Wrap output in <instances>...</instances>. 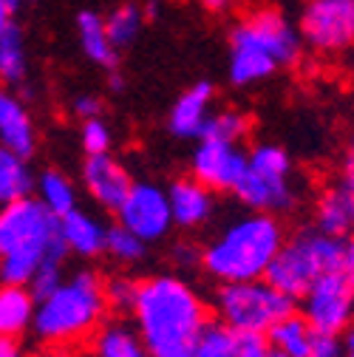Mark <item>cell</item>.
Segmentation results:
<instances>
[{
  "mask_svg": "<svg viewBox=\"0 0 354 357\" xmlns=\"http://www.w3.org/2000/svg\"><path fill=\"white\" fill-rule=\"evenodd\" d=\"M0 74L6 82H20L26 77V40L17 20H0Z\"/></svg>",
  "mask_w": 354,
  "mask_h": 357,
  "instance_id": "603a6c76",
  "label": "cell"
},
{
  "mask_svg": "<svg viewBox=\"0 0 354 357\" xmlns=\"http://www.w3.org/2000/svg\"><path fill=\"white\" fill-rule=\"evenodd\" d=\"M298 31L312 52L337 57L354 49V0H309Z\"/></svg>",
  "mask_w": 354,
  "mask_h": 357,
  "instance_id": "9c48e42d",
  "label": "cell"
},
{
  "mask_svg": "<svg viewBox=\"0 0 354 357\" xmlns=\"http://www.w3.org/2000/svg\"><path fill=\"white\" fill-rule=\"evenodd\" d=\"M116 213H119V225L139 236L145 244L164 238L176 225L170 196L156 185H134V190L128 193V199Z\"/></svg>",
  "mask_w": 354,
  "mask_h": 357,
  "instance_id": "8fae6325",
  "label": "cell"
},
{
  "mask_svg": "<svg viewBox=\"0 0 354 357\" xmlns=\"http://www.w3.org/2000/svg\"><path fill=\"white\" fill-rule=\"evenodd\" d=\"M340 188L346 190V196H348V202H351V207H354V167H348V173L343 176Z\"/></svg>",
  "mask_w": 354,
  "mask_h": 357,
  "instance_id": "74e56055",
  "label": "cell"
},
{
  "mask_svg": "<svg viewBox=\"0 0 354 357\" xmlns=\"http://www.w3.org/2000/svg\"><path fill=\"white\" fill-rule=\"evenodd\" d=\"M309 357H343V349H340L337 337L321 335V337H318V343H315V349H312V354H309Z\"/></svg>",
  "mask_w": 354,
  "mask_h": 357,
  "instance_id": "836d02e7",
  "label": "cell"
},
{
  "mask_svg": "<svg viewBox=\"0 0 354 357\" xmlns=\"http://www.w3.org/2000/svg\"><path fill=\"white\" fill-rule=\"evenodd\" d=\"M303 37L278 9H255L230 34V79L238 88L272 77L292 66Z\"/></svg>",
  "mask_w": 354,
  "mask_h": 357,
  "instance_id": "5b68a950",
  "label": "cell"
},
{
  "mask_svg": "<svg viewBox=\"0 0 354 357\" xmlns=\"http://www.w3.org/2000/svg\"><path fill=\"white\" fill-rule=\"evenodd\" d=\"M210 105H213V85L199 82V85L187 88L170 108V133H176V137H182V139L201 137L207 119L213 116Z\"/></svg>",
  "mask_w": 354,
  "mask_h": 357,
  "instance_id": "9a60e30c",
  "label": "cell"
},
{
  "mask_svg": "<svg viewBox=\"0 0 354 357\" xmlns=\"http://www.w3.org/2000/svg\"><path fill=\"white\" fill-rule=\"evenodd\" d=\"M346 346H348V351H351V357H354V324H351V329H348V335H346Z\"/></svg>",
  "mask_w": 354,
  "mask_h": 357,
  "instance_id": "60d3db41",
  "label": "cell"
},
{
  "mask_svg": "<svg viewBox=\"0 0 354 357\" xmlns=\"http://www.w3.org/2000/svg\"><path fill=\"white\" fill-rule=\"evenodd\" d=\"M348 162H351V167H354V137H351V142H348Z\"/></svg>",
  "mask_w": 354,
  "mask_h": 357,
  "instance_id": "b9f144b4",
  "label": "cell"
},
{
  "mask_svg": "<svg viewBox=\"0 0 354 357\" xmlns=\"http://www.w3.org/2000/svg\"><path fill=\"white\" fill-rule=\"evenodd\" d=\"M303 318L318 335L337 337L354 324V284L346 273H329L303 295Z\"/></svg>",
  "mask_w": 354,
  "mask_h": 357,
  "instance_id": "30bf717a",
  "label": "cell"
},
{
  "mask_svg": "<svg viewBox=\"0 0 354 357\" xmlns=\"http://www.w3.org/2000/svg\"><path fill=\"white\" fill-rule=\"evenodd\" d=\"M145 247H148V244H145L139 236H134L130 230H125L122 225H116V227L108 230V247H105V252L114 255V258L122 261V264H137V261L145 255Z\"/></svg>",
  "mask_w": 354,
  "mask_h": 357,
  "instance_id": "83f0119b",
  "label": "cell"
},
{
  "mask_svg": "<svg viewBox=\"0 0 354 357\" xmlns=\"http://www.w3.org/2000/svg\"><path fill=\"white\" fill-rule=\"evenodd\" d=\"M199 3L204 6V9H210V12H227L236 0H199Z\"/></svg>",
  "mask_w": 354,
  "mask_h": 357,
  "instance_id": "8d00e7d4",
  "label": "cell"
},
{
  "mask_svg": "<svg viewBox=\"0 0 354 357\" xmlns=\"http://www.w3.org/2000/svg\"><path fill=\"white\" fill-rule=\"evenodd\" d=\"M82 178H85L88 193L94 196V202L108 207V210H119L122 202L128 199V193L134 190L130 173L111 153L88 156L82 165Z\"/></svg>",
  "mask_w": 354,
  "mask_h": 357,
  "instance_id": "4fadbf2b",
  "label": "cell"
},
{
  "mask_svg": "<svg viewBox=\"0 0 354 357\" xmlns=\"http://www.w3.org/2000/svg\"><path fill=\"white\" fill-rule=\"evenodd\" d=\"M34 188H37V182H34L26 159L12 153V151L0 153V202L12 204L20 199H29V193Z\"/></svg>",
  "mask_w": 354,
  "mask_h": 357,
  "instance_id": "cb8c5ba5",
  "label": "cell"
},
{
  "mask_svg": "<svg viewBox=\"0 0 354 357\" xmlns=\"http://www.w3.org/2000/svg\"><path fill=\"white\" fill-rule=\"evenodd\" d=\"M315 215H318V230L326 233V236L340 238V236L354 230V207H351V202H348L343 188L326 190L321 196V202H318V213Z\"/></svg>",
  "mask_w": 354,
  "mask_h": 357,
  "instance_id": "7402d4cb",
  "label": "cell"
},
{
  "mask_svg": "<svg viewBox=\"0 0 354 357\" xmlns=\"http://www.w3.org/2000/svg\"><path fill=\"white\" fill-rule=\"evenodd\" d=\"M108 309L111 306L105 295V281L97 273L85 270L66 278L60 289L37 303L31 332L49 349L77 346L97 335V329L105 324Z\"/></svg>",
  "mask_w": 354,
  "mask_h": 357,
  "instance_id": "277c9868",
  "label": "cell"
},
{
  "mask_svg": "<svg viewBox=\"0 0 354 357\" xmlns=\"http://www.w3.org/2000/svg\"><path fill=\"white\" fill-rule=\"evenodd\" d=\"M236 357H272V346L267 335L255 332H236Z\"/></svg>",
  "mask_w": 354,
  "mask_h": 357,
  "instance_id": "1f68e13d",
  "label": "cell"
},
{
  "mask_svg": "<svg viewBox=\"0 0 354 357\" xmlns=\"http://www.w3.org/2000/svg\"><path fill=\"white\" fill-rule=\"evenodd\" d=\"M190 167H193V178H199L213 193H224V190L236 193L241 178L249 170V153H244L238 145L230 142L201 139Z\"/></svg>",
  "mask_w": 354,
  "mask_h": 357,
  "instance_id": "7c38bea8",
  "label": "cell"
},
{
  "mask_svg": "<svg viewBox=\"0 0 354 357\" xmlns=\"http://www.w3.org/2000/svg\"><path fill=\"white\" fill-rule=\"evenodd\" d=\"M20 6H23V0H0V12H3V17H12Z\"/></svg>",
  "mask_w": 354,
  "mask_h": 357,
  "instance_id": "f35d334b",
  "label": "cell"
},
{
  "mask_svg": "<svg viewBox=\"0 0 354 357\" xmlns=\"http://www.w3.org/2000/svg\"><path fill=\"white\" fill-rule=\"evenodd\" d=\"M0 357H26L20 343H17V337H3L0 340Z\"/></svg>",
  "mask_w": 354,
  "mask_h": 357,
  "instance_id": "e575fe53",
  "label": "cell"
},
{
  "mask_svg": "<svg viewBox=\"0 0 354 357\" xmlns=\"http://www.w3.org/2000/svg\"><path fill=\"white\" fill-rule=\"evenodd\" d=\"M236 196L252 213H281L295 204L292 162L278 145H255L249 151V170L241 178Z\"/></svg>",
  "mask_w": 354,
  "mask_h": 357,
  "instance_id": "ba28073f",
  "label": "cell"
},
{
  "mask_svg": "<svg viewBox=\"0 0 354 357\" xmlns=\"http://www.w3.org/2000/svg\"><path fill=\"white\" fill-rule=\"evenodd\" d=\"M91 357H151L137 324L122 318L105 321L91 337Z\"/></svg>",
  "mask_w": 354,
  "mask_h": 357,
  "instance_id": "ac0fdd59",
  "label": "cell"
},
{
  "mask_svg": "<svg viewBox=\"0 0 354 357\" xmlns=\"http://www.w3.org/2000/svg\"><path fill=\"white\" fill-rule=\"evenodd\" d=\"M77 37H79L82 54L91 63H97L102 68H114L116 66V46L111 43L105 17H100L97 12H79V17H77Z\"/></svg>",
  "mask_w": 354,
  "mask_h": 357,
  "instance_id": "44dd1931",
  "label": "cell"
},
{
  "mask_svg": "<svg viewBox=\"0 0 354 357\" xmlns=\"http://www.w3.org/2000/svg\"><path fill=\"white\" fill-rule=\"evenodd\" d=\"M66 241L60 218L40 199L3 204L0 213V278L9 287H29L49 261H63Z\"/></svg>",
  "mask_w": 354,
  "mask_h": 357,
  "instance_id": "7a4b0ae2",
  "label": "cell"
},
{
  "mask_svg": "<svg viewBox=\"0 0 354 357\" xmlns=\"http://www.w3.org/2000/svg\"><path fill=\"white\" fill-rule=\"evenodd\" d=\"M37 318V298L29 287L3 284L0 292V332L3 337H20L26 329H34Z\"/></svg>",
  "mask_w": 354,
  "mask_h": 357,
  "instance_id": "d6986e66",
  "label": "cell"
},
{
  "mask_svg": "<svg viewBox=\"0 0 354 357\" xmlns=\"http://www.w3.org/2000/svg\"><path fill=\"white\" fill-rule=\"evenodd\" d=\"M105 295H108V306L114 312H134L137 298H139V284L125 275H116V278L105 281Z\"/></svg>",
  "mask_w": 354,
  "mask_h": 357,
  "instance_id": "f1b7e54d",
  "label": "cell"
},
{
  "mask_svg": "<svg viewBox=\"0 0 354 357\" xmlns=\"http://www.w3.org/2000/svg\"><path fill=\"white\" fill-rule=\"evenodd\" d=\"M29 357H66L60 349H40V351H34V354H29Z\"/></svg>",
  "mask_w": 354,
  "mask_h": 357,
  "instance_id": "ab89813d",
  "label": "cell"
},
{
  "mask_svg": "<svg viewBox=\"0 0 354 357\" xmlns=\"http://www.w3.org/2000/svg\"><path fill=\"white\" fill-rule=\"evenodd\" d=\"M63 270H60V261H49V264H43L40 270H37V275L31 278V284H29V289L34 292V298H37V303L43 301V298H49L54 289H60L63 287Z\"/></svg>",
  "mask_w": 354,
  "mask_h": 357,
  "instance_id": "4dcf8cb0",
  "label": "cell"
},
{
  "mask_svg": "<svg viewBox=\"0 0 354 357\" xmlns=\"http://www.w3.org/2000/svg\"><path fill=\"white\" fill-rule=\"evenodd\" d=\"M343 273L348 275V281L354 284V236L346 241V261H343Z\"/></svg>",
  "mask_w": 354,
  "mask_h": 357,
  "instance_id": "d590c367",
  "label": "cell"
},
{
  "mask_svg": "<svg viewBox=\"0 0 354 357\" xmlns=\"http://www.w3.org/2000/svg\"><path fill=\"white\" fill-rule=\"evenodd\" d=\"M145 17H148L145 9H139L137 3H122V6H116V9L105 17L108 34H111V43L116 46V52L125 49V46H130V43L139 37Z\"/></svg>",
  "mask_w": 354,
  "mask_h": 357,
  "instance_id": "484cf974",
  "label": "cell"
},
{
  "mask_svg": "<svg viewBox=\"0 0 354 357\" xmlns=\"http://www.w3.org/2000/svg\"><path fill=\"white\" fill-rule=\"evenodd\" d=\"M284 244V227L272 213H249L236 218L207 244L201 264L221 284L261 281L267 278Z\"/></svg>",
  "mask_w": 354,
  "mask_h": 357,
  "instance_id": "3957f363",
  "label": "cell"
},
{
  "mask_svg": "<svg viewBox=\"0 0 354 357\" xmlns=\"http://www.w3.org/2000/svg\"><path fill=\"white\" fill-rule=\"evenodd\" d=\"M215 312L224 326L236 332L270 335V329L292 315V298L275 289L267 278L244 284H221L215 292Z\"/></svg>",
  "mask_w": 354,
  "mask_h": 357,
  "instance_id": "52a82bcc",
  "label": "cell"
},
{
  "mask_svg": "<svg viewBox=\"0 0 354 357\" xmlns=\"http://www.w3.org/2000/svg\"><path fill=\"white\" fill-rule=\"evenodd\" d=\"M346 244L321 230H306L295 236L272 261L267 281L289 298H303L329 273H343Z\"/></svg>",
  "mask_w": 354,
  "mask_h": 357,
  "instance_id": "8992f818",
  "label": "cell"
},
{
  "mask_svg": "<svg viewBox=\"0 0 354 357\" xmlns=\"http://www.w3.org/2000/svg\"><path fill=\"white\" fill-rule=\"evenodd\" d=\"M0 142H3V151H12L23 159H29L37 148L34 122L26 105L12 94L0 97Z\"/></svg>",
  "mask_w": 354,
  "mask_h": 357,
  "instance_id": "2e32d148",
  "label": "cell"
},
{
  "mask_svg": "<svg viewBox=\"0 0 354 357\" xmlns=\"http://www.w3.org/2000/svg\"><path fill=\"white\" fill-rule=\"evenodd\" d=\"M60 230H63L66 250L74 255L94 258V255L105 252V247H108V230L102 227V221L85 210H74V213L63 215Z\"/></svg>",
  "mask_w": 354,
  "mask_h": 357,
  "instance_id": "e0dca14e",
  "label": "cell"
},
{
  "mask_svg": "<svg viewBox=\"0 0 354 357\" xmlns=\"http://www.w3.org/2000/svg\"><path fill=\"white\" fill-rule=\"evenodd\" d=\"M249 133V119L236 111V108H221L215 111L207 125H204V133L201 139H215V142H230V145H238L244 137Z\"/></svg>",
  "mask_w": 354,
  "mask_h": 357,
  "instance_id": "4316f807",
  "label": "cell"
},
{
  "mask_svg": "<svg viewBox=\"0 0 354 357\" xmlns=\"http://www.w3.org/2000/svg\"><path fill=\"white\" fill-rule=\"evenodd\" d=\"M267 337L272 346V357H309L321 335L303 315H286L270 329Z\"/></svg>",
  "mask_w": 354,
  "mask_h": 357,
  "instance_id": "ffe728a7",
  "label": "cell"
},
{
  "mask_svg": "<svg viewBox=\"0 0 354 357\" xmlns=\"http://www.w3.org/2000/svg\"><path fill=\"white\" fill-rule=\"evenodd\" d=\"M134 324L151 357H196L207 309L199 292L176 275H153L139 284Z\"/></svg>",
  "mask_w": 354,
  "mask_h": 357,
  "instance_id": "6da1fadb",
  "label": "cell"
},
{
  "mask_svg": "<svg viewBox=\"0 0 354 357\" xmlns=\"http://www.w3.org/2000/svg\"><path fill=\"white\" fill-rule=\"evenodd\" d=\"M79 142L88 156H100L111 151V128L97 116V119H85L79 130Z\"/></svg>",
  "mask_w": 354,
  "mask_h": 357,
  "instance_id": "f546056e",
  "label": "cell"
},
{
  "mask_svg": "<svg viewBox=\"0 0 354 357\" xmlns=\"http://www.w3.org/2000/svg\"><path fill=\"white\" fill-rule=\"evenodd\" d=\"M170 207H173V221L176 227L196 230L213 215V190L204 188L199 178H179L173 182L170 190Z\"/></svg>",
  "mask_w": 354,
  "mask_h": 357,
  "instance_id": "5bb4252c",
  "label": "cell"
},
{
  "mask_svg": "<svg viewBox=\"0 0 354 357\" xmlns=\"http://www.w3.org/2000/svg\"><path fill=\"white\" fill-rule=\"evenodd\" d=\"M34 190H37V199L46 204L57 218H63V215H68V213L77 210V190L68 182V176H63L60 170L40 173Z\"/></svg>",
  "mask_w": 354,
  "mask_h": 357,
  "instance_id": "d4e9b609",
  "label": "cell"
},
{
  "mask_svg": "<svg viewBox=\"0 0 354 357\" xmlns=\"http://www.w3.org/2000/svg\"><path fill=\"white\" fill-rule=\"evenodd\" d=\"M74 114H77L82 122H85V119H97V116H100V100H97V97H88V94H85V97H77V100H74Z\"/></svg>",
  "mask_w": 354,
  "mask_h": 357,
  "instance_id": "d6a6232c",
  "label": "cell"
}]
</instances>
